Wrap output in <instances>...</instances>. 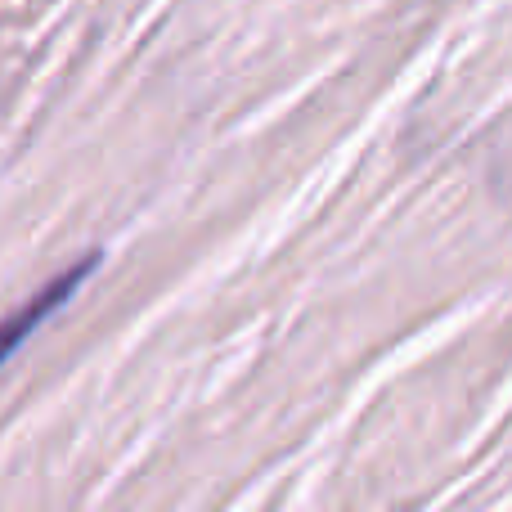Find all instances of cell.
Segmentation results:
<instances>
[{"label":"cell","mask_w":512,"mask_h":512,"mask_svg":"<svg viewBox=\"0 0 512 512\" xmlns=\"http://www.w3.org/2000/svg\"><path fill=\"white\" fill-rule=\"evenodd\" d=\"M90 270H95V256H86V261H81L77 265V270H68V274H63V279H54L50 283V288H45L41 292V297H36L32 301V306H27L23 310V315H18L14 319V324H9V337H5V346H9V351H18V346H23L27 342V333H36V324H45V319H50L54 315V310H59L63 306V301H68L72 297V292H77L81 288V279H86V274Z\"/></svg>","instance_id":"6da1fadb"}]
</instances>
